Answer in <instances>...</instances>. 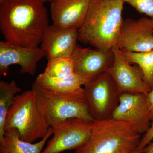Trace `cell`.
Listing matches in <instances>:
<instances>
[{
    "instance_id": "cell-17",
    "label": "cell",
    "mask_w": 153,
    "mask_h": 153,
    "mask_svg": "<svg viewBox=\"0 0 153 153\" xmlns=\"http://www.w3.org/2000/svg\"><path fill=\"white\" fill-rule=\"evenodd\" d=\"M22 91L14 80L10 82L0 81V142L2 141L4 138L5 124L9 110L16 94Z\"/></svg>"
},
{
    "instance_id": "cell-25",
    "label": "cell",
    "mask_w": 153,
    "mask_h": 153,
    "mask_svg": "<svg viewBox=\"0 0 153 153\" xmlns=\"http://www.w3.org/2000/svg\"><path fill=\"white\" fill-rule=\"evenodd\" d=\"M42 1L44 2H45L46 1L50 2H52V1H54V0H42Z\"/></svg>"
},
{
    "instance_id": "cell-23",
    "label": "cell",
    "mask_w": 153,
    "mask_h": 153,
    "mask_svg": "<svg viewBox=\"0 0 153 153\" xmlns=\"http://www.w3.org/2000/svg\"><path fill=\"white\" fill-rule=\"evenodd\" d=\"M143 149L144 153H153V140L152 141Z\"/></svg>"
},
{
    "instance_id": "cell-7",
    "label": "cell",
    "mask_w": 153,
    "mask_h": 153,
    "mask_svg": "<svg viewBox=\"0 0 153 153\" xmlns=\"http://www.w3.org/2000/svg\"><path fill=\"white\" fill-rule=\"evenodd\" d=\"M93 122L71 118L59 125L51 127L53 136L41 153H60L81 147L90 136Z\"/></svg>"
},
{
    "instance_id": "cell-6",
    "label": "cell",
    "mask_w": 153,
    "mask_h": 153,
    "mask_svg": "<svg viewBox=\"0 0 153 153\" xmlns=\"http://www.w3.org/2000/svg\"><path fill=\"white\" fill-rule=\"evenodd\" d=\"M84 86L89 112L94 120L111 117L119 104L120 95L112 77L106 72Z\"/></svg>"
},
{
    "instance_id": "cell-8",
    "label": "cell",
    "mask_w": 153,
    "mask_h": 153,
    "mask_svg": "<svg viewBox=\"0 0 153 153\" xmlns=\"http://www.w3.org/2000/svg\"><path fill=\"white\" fill-rule=\"evenodd\" d=\"M70 58L74 65V73L84 85L106 73L112 65L114 56L112 49L103 51L76 45Z\"/></svg>"
},
{
    "instance_id": "cell-1",
    "label": "cell",
    "mask_w": 153,
    "mask_h": 153,
    "mask_svg": "<svg viewBox=\"0 0 153 153\" xmlns=\"http://www.w3.org/2000/svg\"><path fill=\"white\" fill-rule=\"evenodd\" d=\"M44 3L5 0L0 4V29L6 42L21 47H38L49 26Z\"/></svg>"
},
{
    "instance_id": "cell-19",
    "label": "cell",
    "mask_w": 153,
    "mask_h": 153,
    "mask_svg": "<svg viewBox=\"0 0 153 153\" xmlns=\"http://www.w3.org/2000/svg\"><path fill=\"white\" fill-rule=\"evenodd\" d=\"M44 73L53 78H65L74 74V65L70 57L55 58L48 60Z\"/></svg>"
},
{
    "instance_id": "cell-18",
    "label": "cell",
    "mask_w": 153,
    "mask_h": 153,
    "mask_svg": "<svg viewBox=\"0 0 153 153\" xmlns=\"http://www.w3.org/2000/svg\"><path fill=\"white\" fill-rule=\"evenodd\" d=\"M124 56L131 64L137 65L142 71L145 82L153 88V50L146 52H133L121 50Z\"/></svg>"
},
{
    "instance_id": "cell-22",
    "label": "cell",
    "mask_w": 153,
    "mask_h": 153,
    "mask_svg": "<svg viewBox=\"0 0 153 153\" xmlns=\"http://www.w3.org/2000/svg\"><path fill=\"white\" fill-rule=\"evenodd\" d=\"M148 101L151 111V122L153 121V88L147 94Z\"/></svg>"
},
{
    "instance_id": "cell-21",
    "label": "cell",
    "mask_w": 153,
    "mask_h": 153,
    "mask_svg": "<svg viewBox=\"0 0 153 153\" xmlns=\"http://www.w3.org/2000/svg\"><path fill=\"white\" fill-rule=\"evenodd\" d=\"M153 140V121L151 122V125L147 131L144 134L141 139L138 146L141 149H143L152 141Z\"/></svg>"
},
{
    "instance_id": "cell-14",
    "label": "cell",
    "mask_w": 153,
    "mask_h": 153,
    "mask_svg": "<svg viewBox=\"0 0 153 153\" xmlns=\"http://www.w3.org/2000/svg\"><path fill=\"white\" fill-rule=\"evenodd\" d=\"M92 0H54L51 13L53 25L79 30L85 21Z\"/></svg>"
},
{
    "instance_id": "cell-10",
    "label": "cell",
    "mask_w": 153,
    "mask_h": 153,
    "mask_svg": "<svg viewBox=\"0 0 153 153\" xmlns=\"http://www.w3.org/2000/svg\"><path fill=\"white\" fill-rule=\"evenodd\" d=\"M112 51L113 62L107 73L115 83L119 94L128 92L147 94L152 89L144 80L140 68L129 63L117 47H114Z\"/></svg>"
},
{
    "instance_id": "cell-12",
    "label": "cell",
    "mask_w": 153,
    "mask_h": 153,
    "mask_svg": "<svg viewBox=\"0 0 153 153\" xmlns=\"http://www.w3.org/2000/svg\"><path fill=\"white\" fill-rule=\"evenodd\" d=\"M46 56L41 47H25L13 45L6 41L0 42V74L6 75L9 66L18 64L20 73L34 75L37 63Z\"/></svg>"
},
{
    "instance_id": "cell-9",
    "label": "cell",
    "mask_w": 153,
    "mask_h": 153,
    "mask_svg": "<svg viewBox=\"0 0 153 153\" xmlns=\"http://www.w3.org/2000/svg\"><path fill=\"white\" fill-rule=\"evenodd\" d=\"M111 117L126 122L140 134H145L151 125V111L147 94L124 92L120 94L119 102Z\"/></svg>"
},
{
    "instance_id": "cell-20",
    "label": "cell",
    "mask_w": 153,
    "mask_h": 153,
    "mask_svg": "<svg viewBox=\"0 0 153 153\" xmlns=\"http://www.w3.org/2000/svg\"><path fill=\"white\" fill-rule=\"evenodd\" d=\"M128 3L140 13L153 18V0H123Z\"/></svg>"
},
{
    "instance_id": "cell-16",
    "label": "cell",
    "mask_w": 153,
    "mask_h": 153,
    "mask_svg": "<svg viewBox=\"0 0 153 153\" xmlns=\"http://www.w3.org/2000/svg\"><path fill=\"white\" fill-rule=\"evenodd\" d=\"M36 82L41 88L49 91L60 93H71L82 88L81 80L75 73L64 78L47 76L44 72L39 74Z\"/></svg>"
},
{
    "instance_id": "cell-24",
    "label": "cell",
    "mask_w": 153,
    "mask_h": 153,
    "mask_svg": "<svg viewBox=\"0 0 153 153\" xmlns=\"http://www.w3.org/2000/svg\"><path fill=\"white\" fill-rule=\"evenodd\" d=\"M130 153H144L143 149L139 147V146L137 147L135 149L133 150Z\"/></svg>"
},
{
    "instance_id": "cell-5",
    "label": "cell",
    "mask_w": 153,
    "mask_h": 153,
    "mask_svg": "<svg viewBox=\"0 0 153 153\" xmlns=\"http://www.w3.org/2000/svg\"><path fill=\"white\" fill-rule=\"evenodd\" d=\"M50 127L38 106L36 94L31 89L15 96L6 118L4 131H19L21 139L33 143L47 136Z\"/></svg>"
},
{
    "instance_id": "cell-4",
    "label": "cell",
    "mask_w": 153,
    "mask_h": 153,
    "mask_svg": "<svg viewBox=\"0 0 153 153\" xmlns=\"http://www.w3.org/2000/svg\"><path fill=\"white\" fill-rule=\"evenodd\" d=\"M32 90L36 94L39 108L50 127H54L68 119L77 118L94 121L84 94V88L71 93L49 91L35 81Z\"/></svg>"
},
{
    "instance_id": "cell-3",
    "label": "cell",
    "mask_w": 153,
    "mask_h": 153,
    "mask_svg": "<svg viewBox=\"0 0 153 153\" xmlns=\"http://www.w3.org/2000/svg\"><path fill=\"white\" fill-rule=\"evenodd\" d=\"M141 139L133 126L111 117L94 121L89 139L74 153H130Z\"/></svg>"
},
{
    "instance_id": "cell-13",
    "label": "cell",
    "mask_w": 153,
    "mask_h": 153,
    "mask_svg": "<svg viewBox=\"0 0 153 153\" xmlns=\"http://www.w3.org/2000/svg\"><path fill=\"white\" fill-rule=\"evenodd\" d=\"M79 41L78 29L49 26L42 36L41 48L48 60L69 58Z\"/></svg>"
},
{
    "instance_id": "cell-11",
    "label": "cell",
    "mask_w": 153,
    "mask_h": 153,
    "mask_svg": "<svg viewBox=\"0 0 153 153\" xmlns=\"http://www.w3.org/2000/svg\"><path fill=\"white\" fill-rule=\"evenodd\" d=\"M117 47L128 52H146L153 50V18L143 17L124 20Z\"/></svg>"
},
{
    "instance_id": "cell-26",
    "label": "cell",
    "mask_w": 153,
    "mask_h": 153,
    "mask_svg": "<svg viewBox=\"0 0 153 153\" xmlns=\"http://www.w3.org/2000/svg\"><path fill=\"white\" fill-rule=\"evenodd\" d=\"M5 0H0V4H1V3H2Z\"/></svg>"
},
{
    "instance_id": "cell-15",
    "label": "cell",
    "mask_w": 153,
    "mask_h": 153,
    "mask_svg": "<svg viewBox=\"0 0 153 153\" xmlns=\"http://www.w3.org/2000/svg\"><path fill=\"white\" fill-rule=\"evenodd\" d=\"M53 134L50 127L47 136L39 142L32 143L21 139L19 131L10 128L5 131L2 141L0 142V153H41L48 138Z\"/></svg>"
},
{
    "instance_id": "cell-2",
    "label": "cell",
    "mask_w": 153,
    "mask_h": 153,
    "mask_svg": "<svg viewBox=\"0 0 153 153\" xmlns=\"http://www.w3.org/2000/svg\"><path fill=\"white\" fill-rule=\"evenodd\" d=\"M123 0H92L79 41L103 51L117 47L124 20Z\"/></svg>"
}]
</instances>
